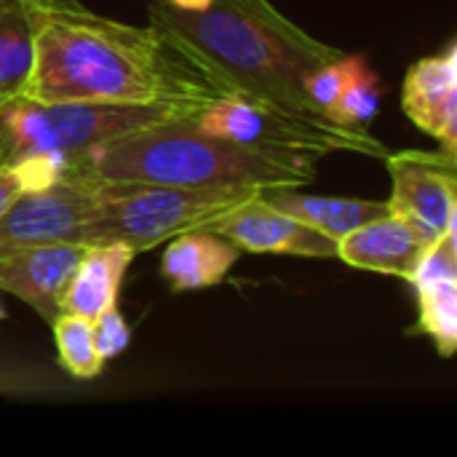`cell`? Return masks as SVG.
<instances>
[{
	"mask_svg": "<svg viewBox=\"0 0 457 457\" xmlns=\"http://www.w3.org/2000/svg\"><path fill=\"white\" fill-rule=\"evenodd\" d=\"M222 94L150 24L115 21L80 5L37 13L32 70L16 99L145 104L195 115Z\"/></svg>",
	"mask_w": 457,
	"mask_h": 457,
	"instance_id": "obj_1",
	"label": "cell"
},
{
	"mask_svg": "<svg viewBox=\"0 0 457 457\" xmlns=\"http://www.w3.org/2000/svg\"><path fill=\"white\" fill-rule=\"evenodd\" d=\"M147 24L220 91L300 112H319L305 96V78L343 54L297 27L270 0H212L201 11L153 0Z\"/></svg>",
	"mask_w": 457,
	"mask_h": 457,
	"instance_id": "obj_2",
	"label": "cell"
},
{
	"mask_svg": "<svg viewBox=\"0 0 457 457\" xmlns=\"http://www.w3.org/2000/svg\"><path fill=\"white\" fill-rule=\"evenodd\" d=\"M190 118H174L94 145L75 158L72 171L96 182L246 185L260 190L308 187L316 179L313 158L260 153L214 137Z\"/></svg>",
	"mask_w": 457,
	"mask_h": 457,
	"instance_id": "obj_3",
	"label": "cell"
},
{
	"mask_svg": "<svg viewBox=\"0 0 457 457\" xmlns=\"http://www.w3.org/2000/svg\"><path fill=\"white\" fill-rule=\"evenodd\" d=\"M260 187L246 185H153L99 182L96 209L83 244H123L134 254L150 252L179 233L209 228Z\"/></svg>",
	"mask_w": 457,
	"mask_h": 457,
	"instance_id": "obj_4",
	"label": "cell"
},
{
	"mask_svg": "<svg viewBox=\"0 0 457 457\" xmlns=\"http://www.w3.org/2000/svg\"><path fill=\"white\" fill-rule=\"evenodd\" d=\"M190 120L214 137L273 155H303L313 161L332 153L388 155V147L367 129L340 126L327 115L289 110L244 94H222Z\"/></svg>",
	"mask_w": 457,
	"mask_h": 457,
	"instance_id": "obj_5",
	"label": "cell"
},
{
	"mask_svg": "<svg viewBox=\"0 0 457 457\" xmlns=\"http://www.w3.org/2000/svg\"><path fill=\"white\" fill-rule=\"evenodd\" d=\"M96 185L86 174H62L46 187L21 190L0 214V257L24 246L80 241L96 209Z\"/></svg>",
	"mask_w": 457,
	"mask_h": 457,
	"instance_id": "obj_6",
	"label": "cell"
},
{
	"mask_svg": "<svg viewBox=\"0 0 457 457\" xmlns=\"http://www.w3.org/2000/svg\"><path fill=\"white\" fill-rule=\"evenodd\" d=\"M457 155L445 150L388 153V212L404 220L428 244L457 228Z\"/></svg>",
	"mask_w": 457,
	"mask_h": 457,
	"instance_id": "obj_7",
	"label": "cell"
},
{
	"mask_svg": "<svg viewBox=\"0 0 457 457\" xmlns=\"http://www.w3.org/2000/svg\"><path fill=\"white\" fill-rule=\"evenodd\" d=\"M206 230L225 236L241 252L254 254H295V257H313V260H335L337 241L327 233L308 228L305 222L295 220L292 214L270 206L260 193Z\"/></svg>",
	"mask_w": 457,
	"mask_h": 457,
	"instance_id": "obj_8",
	"label": "cell"
},
{
	"mask_svg": "<svg viewBox=\"0 0 457 457\" xmlns=\"http://www.w3.org/2000/svg\"><path fill=\"white\" fill-rule=\"evenodd\" d=\"M83 249L86 244L80 241L13 249L0 257V289L35 308L37 316L51 324Z\"/></svg>",
	"mask_w": 457,
	"mask_h": 457,
	"instance_id": "obj_9",
	"label": "cell"
},
{
	"mask_svg": "<svg viewBox=\"0 0 457 457\" xmlns=\"http://www.w3.org/2000/svg\"><path fill=\"white\" fill-rule=\"evenodd\" d=\"M404 115L439 147L457 155V48L455 43L436 56L410 64L402 86Z\"/></svg>",
	"mask_w": 457,
	"mask_h": 457,
	"instance_id": "obj_10",
	"label": "cell"
},
{
	"mask_svg": "<svg viewBox=\"0 0 457 457\" xmlns=\"http://www.w3.org/2000/svg\"><path fill=\"white\" fill-rule=\"evenodd\" d=\"M410 281L418 289L420 332L434 340L439 356L450 359L457 348V228L426 249Z\"/></svg>",
	"mask_w": 457,
	"mask_h": 457,
	"instance_id": "obj_11",
	"label": "cell"
},
{
	"mask_svg": "<svg viewBox=\"0 0 457 457\" xmlns=\"http://www.w3.org/2000/svg\"><path fill=\"white\" fill-rule=\"evenodd\" d=\"M428 246L431 244L423 236H418L404 220L388 212L386 217L364 222L361 228L343 236L337 241V260L359 270L399 276L410 281Z\"/></svg>",
	"mask_w": 457,
	"mask_h": 457,
	"instance_id": "obj_12",
	"label": "cell"
},
{
	"mask_svg": "<svg viewBox=\"0 0 457 457\" xmlns=\"http://www.w3.org/2000/svg\"><path fill=\"white\" fill-rule=\"evenodd\" d=\"M241 249L225 236L206 228L187 230L166 241L161 257V276L174 292H195L217 287L238 262Z\"/></svg>",
	"mask_w": 457,
	"mask_h": 457,
	"instance_id": "obj_13",
	"label": "cell"
},
{
	"mask_svg": "<svg viewBox=\"0 0 457 457\" xmlns=\"http://www.w3.org/2000/svg\"><path fill=\"white\" fill-rule=\"evenodd\" d=\"M134 252L123 244H86L59 303V313L96 319L102 311L118 305L120 284Z\"/></svg>",
	"mask_w": 457,
	"mask_h": 457,
	"instance_id": "obj_14",
	"label": "cell"
},
{
	"mask_svg": "<svg viewBox=\"0 0 457 457\" xmlns=\"http://www.w3.org/2000/svg\"><path fill=\"white\" fill-rule=\"evenodd\" d=\"M260 195L270 206L292 214L295 220L305 222L308 228H313L319 233L332 236L335 241H340L351 230L361 228L364 222H372V220L388 214L386 201L313 195V193H303V187H268V190H260Z\"/></svg>",
	"mask_w": 457,
	"mask_h": 457,
	"instance_id": "obj_15",
	"label": "cell"
},
{
	"mask_svg": "<svg viewBox=\"0 0 457 457\" xmlns=\"http://www.w3.org/2000/svg\"><path fill=\"white\" fill-rule=\"evenodd\" d=\"M37 11L27 0H0V102L16 99L32 70Z\"/></svg>",
	"mask_w": 457,
	"mask_h": 457,
	"instance_id": "obj_16",
	"label": "cell"
},
{
	"mask_svg": "<svg viewBox=\"0 0 457 457\" xmlns=\"http://www.w3.org/2000/svg\"><path fill=\"white\" fill-rule=\"evenodd\" d=\"M51 329H54L59 361L72 378L91 380V378L102 375L104 359L96 351L91 319H83L75 313H56L51 321Z\"/></svg>",
	"mask_w": 457,
	"mask_h": 457,
	"instance_id": "obj_17",
	"label": "cell"
},
{
	"mask_svg": "<svg viewBox=\"0 0 457 457\" xmlns=\"http://www.w3.org/2000/svg\"><path fill=\"white\" fill-rule=\"evenodd\" d=\"M380 83L378 75L364 64L343 88L340 99L332 104V110L327 112L329 120L340 123V126H353V129H364L380 110Z\"/></svg>",
	"mask_w": 457,
	"mask_h": 457,
	"instance_id": "obj_18",
	"label": "cell"
},
{
	"mask_svg": "<svg viewBox=\"0 0 457 457\" xmlns=\"http://www.w3.org/2000/svg\"><path fill=\"white\" fill-rule=\"evenodd\" d=\"M367 62L361 56H348L345 51L337 59H329L327 64L316 67L308 78H305V96L308 102L319 110V112H329L332 104L340 99L343 88L348 86V80L364 67ZM329 118V115H327Z\"/></svg>",
	"mask_w": 457,
	"mask_h": 457,
	"instance_id": "obj_19",
	"label": "cell"
},
{
	"mask_svg": "<svg viewBox=\"0 0 457 457\" xmlns=\"http://www.w3.org/2000/svg\"><path fill=\"white\" fill-rule=\"evenodd\" d=\"M94 340H96V351H99V356L104 361L118 359L129 348V343H131V327L120 316L118 305L102 311L94 319Z\"/></svg>",
	"mask_w": 457,
	"mask_h": 457,
	"instance_id": "obj_20",
	"label": "cell"
},
{
	"mask_svg": "<svg viewBox=\"0 0 457 457\" xmlns=\"http://www.w3.org/2000/svg\"><path fill=\"white\" fill-rule=\"evenodd\" d=\"M24 190V179L16 171V166H0V214L8 209V204Z\"/></svg>",
	"mask_w": 457,
	"mask_h": 457,
	"instance_id": "obj_21",
	"label": "cell"
},
{
	"mask_svg": "<svg viewBox=\"0 0 457 457\" xmlns=\"http://www.w3.org/2000/svg\"><path fill=\"white\" fill-rule=\"evenodd\" d=\"M37 13L43 11H62V8H80V0H27Z\"/></svg>",
	"mask_w": 457,
	"mask_h": 457,
	"instance_id": "obj_22",
	"label": "cell"
},
{
	"mask_svg": "<svg viewBox=\"0 0 457 457\" xmlns=\"http://www.w3.org/2000/svg\"><path fill=\"white\" fill-rule=\"evenodd\" d=\"M166 3H171V5L179 8V11H201V8H206L212 0H166Z\"/></svg>",
	"mask_w": 457,
	"mask_h": 457,
	"instance_id": "obj_23",
	"label": "cell"
},
{
	"mask_svg": "<svg viewBox=\"0 0 457 457\" xmlns=\"http://www.w3.org/2000/svg\"><path fill=\"white\" fill-rule=\"evenodd\" d=\"M0 166H5V147H3V107H0Z\"/></svg>",
	"mask_w": 457,
	"mask_h": 457,
	"instance_id": "obj_24",
	"label": "cell"
},
{
	"mask_svg": "<svg viewBox=\"0 0 457 457\" xmlns=\"http://www.w3.org/2000/svg\"><path fill=\"white\" fill-rule=\"evenodd\" d=\"M5 319V311H3V303H0V321Z\"/></svg>",
	"mask_w": 457,
	"mask_h": 457,
	"instance_id": "obj_25",
	"label": "cell"
},
{
	"mask_svg": "<svg viewBox=\"0 0 457 457\" xmlns=\"http://www.w3.org/2000/svg\"><path fill=\"white\" fill-rule=\"evenodd\" d=\"M3 104H5V102H0V107H3Z\"/></svg>",
	"mask_w": 457,
	"mask_h": 457,
	"instance_id": "obj_26",
	"label": "cell"
}]
</instances>
